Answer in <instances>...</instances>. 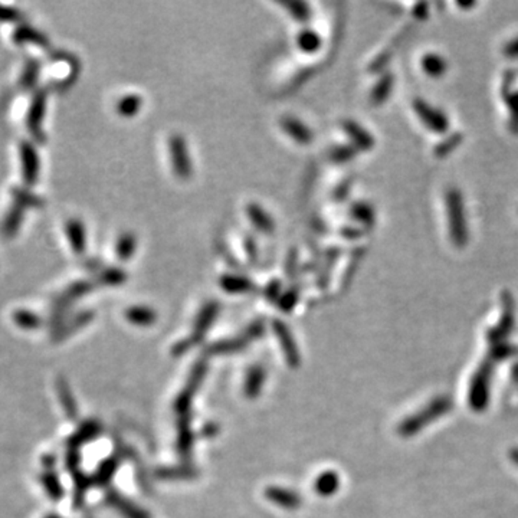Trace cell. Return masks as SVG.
I'll list each match as a JSON object with an SVG mask.
<instances>
[{
	"mask_svg": "<svg viewBox=\"0 0 518 518\" xmlns=\"http://www.w3.org/2000/svg\"><path fill=\"white\" fill-rule=\"evenodd\" d=\"M45 108H46V92L45 91H39L35 96H34V101H32V106L29 108V114H28V127L31 130V133L34 134V137L43 143V134L41 131V126H42V120H43V114H45Z\"/></svg>",
	"mask_w": 518,
	"mask_h": 518,
	"instance_id": "6",
	"label": "cell"
},
{
	"mask_svg": "<svg viewBox=\"0 0 518 518\" xmlns=\"http://www.w3.org/2000/svg\"><path fill=\"white\" fill-rule=\"evenodd\" d=\"M20 157H22V176L24 183L28 186H32L38 182L39 178V156L35 150V147L31 143H22L20 144Z\"/></svg>",
	"mask_w": 518,
	"mask_h": 518,
	"instance_id": "5",
	"label": "cell"
},
{
	"mask_svg": "<svg viewBox=\"0 0 518 518\" xmlns=\"http://www.w3.org/2000/svg\"><path fill=\"white\" fill-rule=\"evenodd\" d=\"M461 141H462V134L459 133H454L449 137L443 138L440 143L435 145V156L438 157L448 156L454 149H456V147L461 144Z\"/></svg>",
	"mask_w": 518,
	"mask_h": 518,
	"instance_id": "21",
	"label": "cell"
},
{
	"mask_svg": "<svg viewBox=\"0 0 518 518\" xmlns=\"http://www.w3.org/2000/svg\"><path fill=\"white\" fill-rule=\"evenodd\" d=\"M15 318H16L17 324L22 326V327H36L38 326V318L34 314L28 312V311H23V312L16 314Z\"/></svg>",
	"mask_w": 518,
	"mask_h": 518,
	"instance_id": "26",
	"label": "cell"
},
{
	"mask_svg": "<svg viewBox=\"0 0 518 518\" xmlns=\"http://www.w3.org/2000/svg\"><path fill=\"white\" fill-rule=\"evenodd\" d=\"M445 208L448 217L449 235L455 246L463 248L468 243V224L462 193L456 187H451L445 193Z\"/></svg>",
	"mask_w": 518,
	"mask_h": 518,
	"instance_id": "1",
	"label": "cell"
},
{
	"mask_svg": "<svg viewBox=\"0 0 518 518\" xmlns=\"http://www.w3.org/2000/svg\"><path fill=\"white\" fill-rule=\"evenodd\" d=\"M428 9H429V5L428 3H416L413 6V16L417 17V19H425L428 16Z\"/></svg>",
	"mask_w": 518,
	"mask_h": 518,
	"instance_id": "29",
	"label": "cell"
},
{
	"mask_svg": "<svg viewBox=\"0 0 518 518\" xmlns=\"http://www.w3.org/2000/svg\"><path fill=\"white\" fill-rule=\"evenodd\" d=\"M245 250H246V254H248V258L254 262L257 261V257H258V250H257V243L252 238L246 236L245 238Z\"/></svg>",
	"mask_w": 518,
	"mask_h": 518,
	"instance_id": "27",
	"label": "cell"
},
{
	"mask_svg": "<svg viewBox=\"0 0 518 518\" xmlns=\"http://www.w3.org/2000/svg\"><path fill=\"white\" fill-rule=\"evenodd\" d=\"M421 68L426 75L432 78H439L442 75H445V72L448 71V62L442 55L431 52L422 57Z\"/></svg>",
	"mask_w": 518,
	"mask_h": 518,
	"instance_id": "11",
	"label": "cell"
},
{
	"mask_svg": "<svg viewBox=\"0 0 518 518\" xmlns=\"http://www.w3.org/2000/svg\"><path fill=\"white\" fill-rule=\"evenodd\" d=\"M13 193H15V206L8 213V216L3 222V228H2L3 233L6 236H13L17 232V229L20 226L22 217H23V213H24V209L31 208V206L42 205V201H39L36 196L28 193L27 190L15 189Z\"/></svg>",
	"mask_w": 518,
	"mask_h": 518,
	"instance_id": "3",
	"label": "cell"
},
{
	"mask_svg": "<svg viewBox=\"0 0 518 518\" xmlns=\"http://www.w3.org/2000/svg\"><path fill=\"white\" fill-rule=\"evenodd\" d=\"M350 215L354 220L364 226H373L376 222V212L372 205L366 202H356L350 208Z\"/></svg>",
	"mask_w": 518,
	"mask_h": 518,
	"instance_id": "13",
	"label": "cell"
},
{
	"mask_svg": "<svg viewBox=\"0 0 518 518\" xmlns=\"http://www.w3.org/2000/svg\"><path fill=\"white\" fill-rule=\"evenodd\" d=\"M220 284L226 291L231 292H243L252 289V282L248 278L238 275H224L220 280Z\"/></svg>",
	"mask_w": 518,
	"mask_h": 518,
	"instance_id": "19",
	"label": "cell"
},
{
	"mask_svg": "<svg viewBox=\"0 0 518 518\" xmlns=\"http://www.w3.org/2000/svg\"><path fill=\"white\" fill-rule=\"evenodd\" d=\"M246 213L250 216V220L252 222V225L262 233H274L275 231V222L273 217L269 216V213L262 209L258 203H250L246 206Z\"/></svg>",
	"mask_w": 518,
	"mask_h": 518,
	"instance_id": "10",
	"label": "cell"
},
{
	"mask_svg": "<svg viewBox=\"0 0 518 518\" xmlns=\"http://www.w3.org/2000/svg\"><path fill=\"white\" fill-rule=\"evenodd\" d=\"M347 190H349V185L347 183H343L336 192H334V197L337 201H343L345 194H347Z\"/></svg>",
	"mask_w": 518,
	"mask_h": 518,
	"instance_id": "31",
	"label": "cell"
},
{
	"mask_svg": "<svg viewBox=\"0 0 518 518\" xmlns=\"http://www.w3.org/2000/svg\"><path fill=\"white\" fill-rule=\"evenodd\" d=\"M101 280L108 285H117L126 281V274L120 268H108L106 273H103Z\"/></svg>",
	"mask_w": 518,
	"mask_h": 518,
	"instance_id": "24",
	"label": "cell"
},
{
	"mask_svg": "<svg viewBox=\"0 0 518 518\" xmlns=\"http://www.w3.org/2000/svg\"><path fill=\"white\" fill-rule=\"evenodd\" d=\"M323 39L312 29H304L297 36V45L305 54H315L322 48Z\"/></svg>",
	"mask_w": 518,
	"mask_h": 518,
	"instance_id": "14",
	"label": "cell"
},
{
	"mask_svg": "<svg viewBox=\"0 0 518 518\" xmlns=\"http://www.w3.org/2000/svg\"><path fill=\"white\" fill-rule=\"evenodd\" d=\"M393 84L394 77L390 72H384L372 88V94H370V101H372L373 106H382L387 100L390 91L393 89Z\"/></svg>",
	"mask_w": 518,
	"mask_h": 518,
	"instance_id": "12",
	"label": "cell"
},
{
	"mask_svg": "<svg viewBox=\"0 0 518 518\" xmlns=\"http://www.w3.org/2000/svg\"><path fill=\"white\" fill-rule=\"evenodd\" d=\"M129 317L134 323H149L153 322L154 314L145 308H133L129 311Z\"/></svg>",
	"mask_w": 518,
	"mask_h": 518,
	"instance_id": "25",
	"label": "cell"
},
{
	"mask_svg": "<svg viewBox=\"0 0 518 518\" xmlns=\"http://www.w3.org/2000/svg\"><path fill=\"white\" fill-rule=\"evenodd\" d=\"M343 130L344 133H347L350 140L353 141V145L357 147L359 150H370L375 147V137L372 133H368L366 129H363L359 122L353 120H345L343 121Z\"/></svg>",
	"mask_w": 518,
	"mask_h": 518,
	"instance_id": "7",
	"label": "cell"
},
{
	"mask_svg": "<svg viewBox=\"0 0 518 518\" xmlns=\"http://www.w3.org/2000/svg\"><path fill=\"white\" fill-rule=\"evenodd\" d=\"M458 6H461V8H474V6H475V3H474V2H470V3H463V2H459V3H458Z\"/></svg>",
	"mask_w": 518,
	"mask_h": 518,
	"instance_id": "32",
	"label": "cell"
},
{
	"mask_svg": "<svg viewBox=\"0 0 518 518\" xmlns=\"http://www.w3.org/2000/svg\"><path fill=\"white\" fill-rule=\"evenodd\" d=\"M66 236L69 239L71 248L77 255H82L87 248V233L84 224L78 219H71L65 225Z\"/></svg>",
	"mask_w": 518,
	"mask_h": 518,
	"instance_id": "8",
	"label": "cell"
},
{
	"mask_svg": "<svg viewBox=\"0 0 518 518\" xmlns=\"http://www.w3.org/2000/svg\"><path fill=\"white\" fill-rule=\"evenodd\" d=\"M281 127L282 130L298 144H310L312 141V133L311 130L301 122L300 120L294 117H284L281 120Z\"/></svg>",
	"mask_w": 518,
	"mask_h": 518,
	"instance_id": "9",
	"label": "cell"
},
{
	"mask_svg": "<svg viewBox=\"0 0 518 518\" xmlns=\"http://www.w3.org/2000/svg\"><path fill=\"white\" fill-rule=\"evenodd\" d=\"M39 77V62L31 61L27 68L23 71V75L20 80L22 87L24 88H32L36 84V80Z\"/></svg>",
	"mask_w": 518,
	"mask_h": 518,
	"instance_id": "22",
	"label": "cell"
},
{
	"mask_svg": "<svg viewBox=\"0 0 518 518\" xmlns=\"http://www.w3.org/2000/svg\"><path fill=\"white\" fill-rule=\"evenodd\" d=\"M136 246H137V239H136L134 233H131V232L122 233L118 238L117 246H115L118 259L120 261H129L136 252Z\"/></svg>",
	"mask_w": 518,
	"mask_h": 518,
	"instance_id": "15",
	"label": "cell"
},
{
	"mask_svg": "<svg viewBox=\"0 0 518 518\" xmlns=\"http://www.w3.org/2000/svg\"><path fill=\"white\" fill-rule=\"evenodd\" d=\"M357 153H359V149L353 144H347V145L343 144V145L334 147L330 153V159L334 163H347L353 160L357 156Z\"/></svg>",
	"mask_w": 518,
	"mask_h": 518,
	"instance_id": "20",
	"label": "cell"
},
{
	"mask_svg": "<svg viewBox=\"0 0 518 518\" xmlns=\"http://www.w3.org/2000/svg\"><path fill=\"white\" fill-rule=\"evenodd\" d=\"M168 153L176 176L182 180L190 179L193 171L192 160L187 149V143L180 134H173L168 138Z\"/></svg>",
	"mask_w": 518,
	"mask_h": 518,
	"instance_id": "4",
	"label": "cell"
},
{
	"mask_svg": "<svg viewBox=\"0 0 518 518\" xmlns=\"http://www.w3.org/2000/svg\"><path fill=\"white\" fill-rule=\"evenodd\" d=\"M141 106H143V100H141L140 95L129 94V95L122 96L121 100L118 101L117 111L121 117L130 118V117H134L141 110Z\"/></svg>",
	"mask_w": 518,
	"mask_h": 518,
	"instance_id": "16",
	"label": "cell"
},
{
	"mask_svg": "<svg viewBox=\"0 0 518 518\" xmlns=\"http://www.w3.org/2000/svg\"><path fill=\"white\" fill-rule=\"evenodd\" d=\"M504 55L508 58H518V38H514L504 46Z\"/></svg>",
	"mask_w": 518,
	"mask_h": 518,
	"instance_id": "28",
	"label": "cell"
},
{
	"mask_svg": "<svg viewBox=\"0 0 518 518\" xmlns=\"http://www.w3.org/2000/svg\"><path fill=\"white\" fill-rule=\"evenodd\" d=\"M413 110L429 131L435 134H445L449 130V120L447 114L422 98L413 100Z\"/></svg>",
	"mask_w": 518,
	"mask_h": 518,
	"instance_id": "2",
	"label": "cell"
},
{
	"mask_svg": "<svg viewBox=\"0 0 518 518\" xmlns=\"http://www.w3.org/2000/svg\"><path fill=\"white\" fill-rule=\"evenodd\" d=\"M505 103L510 110V126L514 133H518V92H508Z\"/></svg>",
	"mask_w": 518,
	"mask_h": 518,
	"instance_id": "23",
	"label": "cell"
},
{
	"mask_svg": "<svg viewBox=\"0 0 518 518\" xmlns=\"http://www.w3.org/2000/svg\"><path fill=\"white\" fill-rule=\"evenodd\" d=\"M13 41L16 43H23V42H35L36 45H41L42 48H46L49 45L48 39L39 34L38 31H35L34 28L31 27H27V24H22V27H19L15 34H13Z\"/></svg>",
	"mask_w": 518,
	"mask_h": 518,
	"instance_id": "17",
	"label": "cell"
},
{
	"mask_svg": "<svg viewBox=\"0 0 518 518\" xmlns=\"http://www.w3.org/2000/svg\"><path fill=\"white\" fill-rule=\"evenodd\" d=\"M20 15L16 9H9V8H3L0 6V19L2 20H15L17 19Z\"/></svg>",
	"mask_w": 518,
	"mask_h": 518,
	"instance_id": "30",
	"label": "cell"
},
{
	"mask_svg": "<svg viewBox=\"0 0 518 518\" xmlns=\"http://www.w3.org/2000/svg\"><path fill=\"white\" fill-rule=\"evenodd\" d=\"M280 3L289 12V15L298 22H307L311 16L310 6L300 0H280Z\"/></svg>",
	"mask_w": 518,
	"mask_h": 518,
	"instance_id": "18",
	"label": "cell"
}]
</instances>
